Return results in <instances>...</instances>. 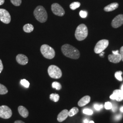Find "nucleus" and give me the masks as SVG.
<instances>
[{
    "mask_svg": "<svg viewBox=\"0 0 123 123\" xmlns=\"http://www.w3.org/2000/svg\"><path fill=\"white\" fill-rule=\"evenodd\" d=\"M62 52L66 57L74 59H77L80 57V54L78 49L68 44L62 46Z\"/></svg>",
    "mask_w": 123,
    "mask_h": 123,
    "instance_id": "1",
    "label": "nucleus"
},
{
    "mask_svg": "<svg viewBox=\"0 0 123 123\" xmlns=\"http://www.w3.org/2000/svg\"><path fill=\"white\" fill-rule=\"evenodd\" d=\"M36 19L39 22L44 23L48 19V14L45 9L42 6H37L34 11Z\"/></svg>",
    "mask_w": 123,
    "mask_h": 123,
    "instance_id": "2",
    "label": "nucleus"
},
{
    "mask_svg": "<svg viewBox=\"0 0 123 123\" xmlns=\"http://www.w3.org/2000/svg\"><path fill=\"white\" fill-rule=\"evenodd\" d=\"M88 35V29L84 24H81L78 26L75 32V37L77 40L81 41L85 39Z\"/></svg>",
    "mask_w": 123,
    "mask_h": 123,
    "instance_id": "3",
    "label": "nucleus"
},
{
    "mask_svg": "<svg viewBox=\"0 0 123 123\" xmlns=\"http://www.w3.org/2000/svg\"><path fill=\"white\" fill-rule=\"evenodd\" d=\"M40 51L43 57L47 59H52L55 56L54 49L47 44L43 45L41 47Z\"/></svg>",
    "mask_w": 123,
    "mask_h": 123,
    "instance_id": "4",
    "label": "nucleus"
},
{
    "mask_svg": "<svg viewBox=\"0 0 123 123\" xmlns=\"http://www.w3.org/2000/svg\"><path fill=\"white\" fill-rule=\"evenodd\" d=\"M48 73L49 76L54 79H59L62 76V72L60 68L54 65H50L48 68Z\"/></svg>",
    "mask_w": 123,
    "mask_h": 123,
    "instance_id": "5",
    "label": "nucleus"
},
{
    "mask_svg": "<svg viewBox=\"0 0 123 123\" xmlns=\"http://www.w3.org/2000/svg\"><path fill=\"white\" fill-rule=\"evenodd\" d=\"M109 44V40L103 39L98 41L96 44L94 49V52L96 54H99L105 49Z\"/></svg>",
    "mask_w": 123,
    "mask_h": 123,
    "instance_id": "6",
    "label": "nucleus"
},
{
    "mask_svg": "<svg viewBox=\"0 0 123 123\" xmlns=\"http://www.w3.org/2000/svg\"><path fill=\"white\" fill-rule=\"evenodd\" d=\"M12 114L11 109L7 106H0V117L4 119L10 118Z\"/></svg>",
    "mask_w": 123,
    "mask_h": 123,
    "instance_id": "7",
    "label": "nucleus"
},
{
    "mask_svg": "<svg viewBox=\"0 0 123 123\" xmlns=\"http://www.w3.org/2000/svg\"><path fill=\"white\" fill-rule=\"evenodd\" d=\"M0 20L5 24H9L11 22V15L7 10L0 9Z\"/></svg>",
    "mask_w": 123,
    "mask_h": 123,
    "instance_id": "8",
    "label": "nucleus"
},
{
    "mask_svg": "<svg viewBox=\"0 0 123 123\" xmlns=\"http://www.w3.org/2000/svg\"><path fill=\"white\" fill-rule=\"evenodd\" d=\"M51 10L53 14L58 16L62 17L65 14L64 9L58 3L53 4L51 6Z\"/></svg>",
    "mask_w": 123,
    "mask_h": 123,
    "instance_id": "9",
    "label": "nucleus"
},
{
    "mask_svg": "<svg viewBox=\"0 0 123 123\" xmlns=\"http://www.w3.org/2000/svg\"><path fill=\"white\" fill-rule=\"evenodd\" d=\"M123 24V15L119 14L112 20L111 25L114 28H117Z\"/></svg>",
    "mask_w": 123,
    "mask_h": 123,
    "instance_id": "10",
    "label": "nucleus"
},
{
    "mask_svg": "<svg viewBox=\"0 0 123 123\" xmlns=\"http://www.w3.org/2000/svg\"><path fill=\"white\" fill-rule=\"evenodd\" d=\"M110 99L116 100L120 102L123 100V92L121 90L116 89L114 90L113 93L110 96Z\"/></svg>",
    "mask_w": 123,
    "mask_h": 123,
    "instance_id": "11",
    "label": "nucleus"
},
{
    "mask_svg": "<svg viewBox=\"0 0 123 123\" xmlns=\"http://www.w3.org/2000/svg\"><path fill=\"white\" fill-rule=\"evenodd\" d=\"M16 60L19 64L22 65H26L28 62V57L22 54H18L16 57Z\"/></svg>",
    "mask_w": 123,
    "mask_h": 123,
    "instance_id": "12",
    "label": "nucleus"
},
{
    "mask_svg": "<svg viewBox=\"0 0 123 123\" xmlns=\"http://www.w3.org/2000/svg\"><path fill=\"white\" fill-rule=\"evenodd\" d=\"M108 59L111 62L118 63L121 61V57L119 53L118 54H114L112 53L108 56Z\"/></svg>",
    "mask_w": 123,
    "mask_h": 123,
    "instance_id": "13",
    "label": "nucleus"
},
{
    "mask_svg": "<svg viewBox=\"0 0 123 123\" xmlns=\"http://www.w3.org/2000/svg\"><path fill=\"white\" fill-rule=\"evenodd\" d=\"M68 116V111L64 110L62 111L57 116V119L58 122H62L65 120Z\"/></svg>",
    "mask_w": 123,
    "mask_h": 123,
    "instance_id": "14",
    "label": "nucleus"
},
{
    "mask_svg": "<svg viewBox=\"0 0 123 123\" xmlns=\"http://www.w3.org/2000/svg\"><path fill=\"white\" fill-rule=\"evenodd\" d=\"M119 4L117 2L112 3L108 5L107 6H106L104 8V11L107 12L113 11L118 8V7H119Z\"/></svg>",
    "mask_w": 123,
    "mask_h": 123,
    "instance_id": "15",
    "label": "nucleus"
},
{
    "mask_svg": "<svg viewBox=\"0 0 123 123\" xmlns=\"http://www.w3.org/2000/svg\"><path fill=\"white\" fill-rule=\"evenodd\" d=\"M18 110L19 114L23 117L26 118L28 117L29 115V112L25 107L23 106H20L18 108Z\"/></svg>",
    "mask_w": 123,
    "mask_h": 123,
    "instance_id": "16",
    "label": "nucleus"
},
{
    "mask_svg": "<svg viewBox=\"0 0 123 123\" xmlns=\"http://www.w3.org/2000/svg\"><path fill=\"white\" fill-rule=\"evenodd\" d=\"M91 100L90 97L89 96H85L83 97L78 102V105L80 107H83L88 104Z\"/></svg>",
    "mask_w": 123,
    "mask_h": 123,
    "instance_id": "17",
    "label": "nucleus"
},
{
    "mask_svg": "<svg viewBox=\"0 0 123 123\" xmlns=\"http://www.w3.org/2000/svg\"><path fill=\"white\" fill-rule=\"evenodd\" d=\"M23 29L25 32L27 33H30L33 31L34 26L31 24H26L23 26Z\"/></svg>",
    "mask_w": 123,
    "mask_h": 123,
    "instance_id": "18",
    "label": "nucleus"
},
{
    "mask_svg": "<svg viewBox=\"0 0 123 123\" xmlns=\"http://www.w3.org/2000/svg\"><path fill=\"white\" fill-rule=\"evenodd\" d=\"M79 111V109L77 107H74L71 109L69 111H68V116L70 117H72L74 115L77 114Z\"/></svg>",
    "mask_w": 123,
    "mask_h": 123,
    "instance_id": "19",
    "label": "nucleus"
},
{
    "mask_svg": "<svg viewBox=\"0 0 123 123\" xmlns=\"http://www.w3.org/2000/svg\"><path fill=\"white\" fill-rule=\"evenodd\" d=\"M59 95L57 93H52L50 95V99L55 102H57L59 99Z\"/></svg>",
    "mask_w": 123,
    "mask_h": 123,
    "instance_id": "20",
    "label": "nucleus"
},
{
    "mask_svg": "<svg viewBox=\"0 0 123 123\" xmlns=\"http://www.w3.org/2000/svg\"><path fill=\"white\" fill-rule=\"evenodd\" d=\"M8 92L7 88L4 85L0 84V94L3 95Z\"/></svg>",
    "mask_w": 123,
    "mask_h": 123,
    "instance_id": "21",
    "label": "nucleus"
},
{
    "mask_svg": "<svg viewBox=\"0 0 123 123\" xmlns=\"http://www.w3.org/2000/svg\"><path fill=\"white\" fill-rule=\"evenodd\" d=\"M80 6V3L79 2H74L70 5V8L73 10H74L75 9L79 8Z\"/></svg>",
    "mask_w": 123,
    "mask_h": 123,
    "instance_id": "22",
    "label": "nucleus"
},
{
    "mask_svg": "<svg viewBox=\"0 0 123 123\" xmlns=\"http://www.w3.org/2000/svg\"><path fill=\"white\" fill-rule=\"evenodd\" d=\"M52 87L56 89L57 90H59L62 88L61 84L57 82H54L52 84Z\"/></svg>",
    "mask_w": 123,
    "mask_h": 123,
    "instance_id": "23",
    "label": "nucleus"
},
{
    "mask_svg": "<svg viewBox=\"0 0 123 123\" xmlns=\"http://www.w3.org/2000/svg\"><path fill=\"white\" fill-rule=\"evenodd\" d=\"M122 74H123V73L121 71H118L116 72L115 74V77L119 81H122L123 80V79L121 76V75Z\"/></svg>",
    "mask_w": 123,
    "mask_h": 123,
    "instance_id": "24",
    "label": "nucleus"
},
{
    "mask_svg": "<svg viewBox=\"0 0 123 123\" xmlns=\"http://www.w3.org/2000/svg\"><path fill=\"white\" fill-rule=\"evenodd\" d=\"M20 83L22 85V86H23L24 87H26V88H28L29 87L30 85V83L29 82L26 80V79H22L21 80Z\"/></svg>",
    "mask_w": 123,
    "mask_h": 123,
    "instance_id": "25",
    "label": "nucleus"
},
{
    "mask_svg": "<svg viewBox=\"0 0 123 123\" xmlns=\"http://www.w3.org/2000/svg\"><path fill=\"white\" fill-rule=\"evenodd\" d=\"M11 1L15 6H19L22 3V0H11Z\"/></svg>",
    "mask_w": 123,
    "mask_h": 123,
    "instance_id": "26",
    "label": "nucleus"
},
{
    "mask_svg": "<svg viewBox=\"0 0 123 123\" xmlns=\"http://www.w3.org/2000/svg\"><path fill=\"white\" fill-rule=\"evenodd\" d=\"M83 112L84 114H87V115H92L93 114V111L91 110L88 109H84L83 110Z\"/></svg>",
    "mask_w": 123,
    "mask_h": 123,
    "instance_id": "27",
    "label": "nucleus"
},
{
    "mask_svg": "<svg viewBox=\"0 0 123 123\" xmlns=\"http://www.w3.org/2000/svg\"><path fill=\"white\" fill-rule=\"evenodd\" d=\"M105 107L106 110H110L112 108V104L109 102H106L105 105Z\"/></svg>",
    "mask_w": 123,
    "mask_h": 123,
    "instance_id": "28",
    "label": "nucleus"
},
{
    "mask_svg": "<svg viewBox=\"0 0 123 123\" xmlns=\"http://www.w3.org/2000/svg\"><path fill=\"white\" fill-rule=\"evenodd\" d=\"M79 15L82 18H86L87 16V12L84 11H81L79 12Z\"/></svg>",
    "mask_w": 123,
    "mask_h": 123,
    "instance_id": "29",
    "label": "nucleus"
},
{
    "mask_svg": "<svg viewBox=\"0 0 123 123\" xmlns=\"http://www.w3.org/2000/svg\"><path fill=\"white\" fill-rule=\"evenodd\" d=\"M103 105H98V104H95L94 105V109L97 111L101 110V109L103 108Z\"/></svg>",
    "mask_w": 123,
    "mask_h": 123,
    "instance_id": "30",
    "label": "nucleus"
},
{
    "mask_svg": "<svg viewBox=\"0 0 123 123\" xmlns=\"http://www.w3.org/2000/svg\"><path fill=\"white\" fill-rule=\"evenodd\" d=\"M122 118V115L121 114H118V115H116L115 117H114V119L116 121H118L120 120V119H121Z\"/></svg>",
    "mask_w": 123,
    "mask_h": 123,
    "instance_id": "31",
    "label": "nucleus"
},
{
    "mask_svg": "<svg viewBox=\"0 0 123 123\" xmlns=\"http://www.w3.org/2000/svg\"><path fill=\"white\" fill-rule=\"evenodd\" d=\"M121 57V60L123 61V46H122L120 49V53H119Z\"/></svg>",
    "mask_w": 123,
    "mask_h": 123,
    "instance_id": "32",
    "label": "nucleus"
},
{
    "mask_svg": "<svg viewBox=\"0 0 123 123\" xmlns=\"http://www.w3.org/2000/svg\"><path fill=\"white\" fill-rule=\"evenodd\" d=\"M3 69V65L1 60L0 59V74L2 71Z\"/></svg>",
    "mask_w": 123,
    "mask_h": 123,
    "instance_id": "33",
    "label": "nucleus"
},
{
    "mask_svg": "<svg viewBox=\"0 0 123 123\" xmlns=\"http://www.w3.org/2000/svg\"><path fill=\"white\" fill-rule=\"evenodd\" d=\"M111 109H112L113 112H115L117 109V106L116 105H112V108Z\"/></svg>",
    "mask_w": 123,
    "mask_h": 123,
    "instance_id": "34",
    "label": "nucleus"
},
{
    "mask_svg": "<svg viewBox=\"0 0 123 123\" xmlns=\"http://www.w3.org/2000/svg\"><path fill=\"white\" fill-rule=\"evenodd\" d=\"M112 53H113V54H118L119 53L118 50H116V51H113Z\"/></svg>",
    "mask_w": 123,
    "mask_h": 123,
    "instance_id": "35",
    "label": "nucleus"
},
{
    "mask_svg": "<svg viewBox=\"0 0 123 123\" xmlns=\"http://www.w3.org/2000/svg\"><path fill=\"white\" fill-rule=\"evenodd\" d=\"M14 123H25L24 122H23L21 120H17Z\"/></svg>",
    "mask_w": 123,
    "mask_h": 123,
    "instance_id": "36",
    "label": "nucleus"
},
{
    "mask_svg": "<svg viewBox=\"0 0 123 123\" xmlns=\"http://www.w3.org/2000/svg\"><path fill=\"white\" fill-rule=\"evenodd\" d=\"M5 0H0V6L3 4Z\"/></svg>",
    "mask_w": 123,
    "mask_h": 123,
    "instance_id": "37",
    "label": "nucleus"
},
{
    "mask_svg": "<svg viewBox=\"0 0 123 123\" xmlns=\"http://www.w3.org/2000/svg\"><path fill=\"white\" fill-rule=\"evenodd\" d=\"M83 122H84V123H89V121H88V119H84Z\"/></svg>",
    "mask_w": 123,
    "mask_h": 123,
    "instance_id": "38",
    "label": "nucleus"
},
{
    "mask_svg": "<svg viewBox=\"0 0 123 123\" xmlns=\"http://www.w3.org/2000/svg\"><path fill=\"white\" fill-rule=\"evenodd\" d=\"M120 111H121V112L123 113V106H122V107L120 108Z\"/></svg>",
    "mask_w": 123,
    "mask_h": 123,
    "instance_id": "39",
    "label": "nucleus"
},
{
    "mask_svg": "<svg viewBox=\"0 0 123 123\" xmlns=\"http://www.w3.org/2000/svg\"><path fill=\"white\" fill-rule=\"evenodd\" d=\"M99 54H100V56H102V55H103L105 54V53H104L103 52H101V53H100Z\"/></svg>",
    "mask_w": 123,
    "mask_h": 123,
    "instance_id": "40",
    "label": "nucleus"
},
{
    "mask_svg": "<svg viewBox=\"0 0 123 123\" xmlns=\"http://www.w3.org/2000/svg\"><path fill=\"white\" fill-rule=\"evenodd\" d=\"M121 91L123 92V84L122 85V87H121Z\"/></svg>",
    "mask_w": 123,
    "mask_h": 123,
    "instance_id": "41",
    "label": "nucleus"
},
{
    "mask_svg": "<svg viewBox=\"0 0 123 123\" xmlns=\"http://www.w3.org/2000/svg\"><path fill=\"white\" fill-rule=\"evenodd\" d=\"M89 123H94V121H90Z\"/></svg>",
    "mask_w": 123,
    "mask_h": 123,
    "instance_id": "42",
    "label": "nucleus"
}]
</instances>
